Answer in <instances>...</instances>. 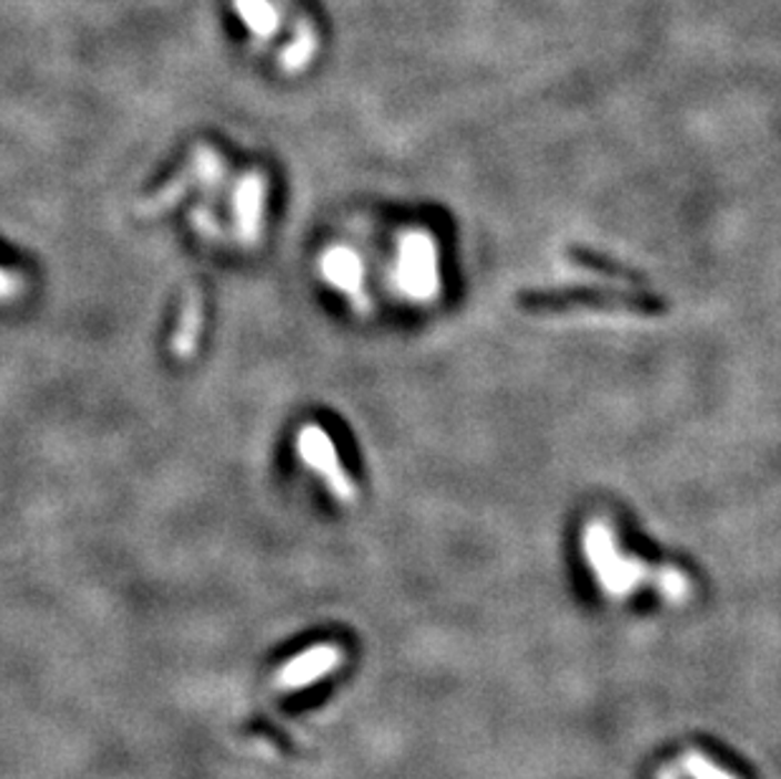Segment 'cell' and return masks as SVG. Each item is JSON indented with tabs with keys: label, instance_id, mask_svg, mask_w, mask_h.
I'll return each instance as SVG.
<instances>
[{
	"label": "cell",
	"instance_id": "cell-17",
	"mask_svg": "<svg viewBox=\"0 0 781 779\" xmlns=\"http://www.w3.org/2000/svg\"><path fill=\"white\" fill-rule=\"evenodd\" d=\"M658 779H683V772H680V767H666L660 769Z\"/></svg>",
	"mask_w": 781,
	"mask_h": 779
},
{
	"label": "cell",
	"instance_id": "cell-15",
	"mask_svg": "<svg viewBox=\"0 0 781 779\" xmlns=\"http://www.w3.org/2000/svg\"><path fill=\"white\" fill-rule=\"evenodd\" d=\"M21 289H23L21 276H16L13 271L0 269V302H6V299H16L18 294H21Z\"/></svg>",
	"mask_w": 781,
	"mask_h": 779
},
{
	"label": "cell",
	"instance_id": "cell-13",
	"mask_svg": "<svg viewBox=\"0 0 781 779\" xmlns=\"http://www.w3.org/2000/svg\"><path fill=\"white\" fill-rule=\"evenodd\" d=\"M314 53H316V33L308 29V26H298L292 43H288L284 53H281V63H284L288 74H296V71L308 67V61L314 59Z\"/></svg>",
	"mask_w": 781,
	"mask_h": 779
},
{
	"label": "cell",
	"instance_id": "cell-1",
	"mask_svg": "<svg viewBox=\"0 0 781 779\" xmlns=\"http://www.w3.org/2000/svg\"><path fill=\"white\" fill-rule=\"evenodd\" d=\"M582 552L599 587L610 597H630L638 587L652 585L668 603H686L690 579L676 567H652L648 562L622 555L607 522H592L585 529Z\"/></svg>",
	"mask_w": 781,
	"mask_h": 779
},
{
	"label": "cell",
	"instance_id": "cell-6",
	"mask_svg": "<svg viewBox=\"0 0 781 779\" xmlns=\"http://www.w3.org/2000/svg\"><path fill=\"white\" fill-rule=\"evenodd\" d=\"M266 178L251 170L239 180L233 193L235 233L243 246H256L263 239V213H266Z\"/></svg>",
	"mask_w": 781,
	"mask_h": 779
},
{
	"label": "cell",
	"instance_id": "cell-16",
	"mask_svg": "<svg viewBox=\"0 0 781 779\" xmlns=\"http://www.w3.org/2000/svg\"><path fill=\"white\" fill-rule=\"evenodd\" d=\"M193 223L200 233L207 235V239H217V235H221V225H217V221L207 211H195Z\"/></svg>",
	"mask_w": 781,
	"mask_h": 779
},
{
	"label": "cell",
	"instance_id": "cell-4",
	"mask_svg": "<svg viewBox=\"0 0 781 779\" xmlns=\"http://www.w3.org/2000/svg\"><path fill=\"white\" fill-rule=\"evenodd\" d=\"M296 453L322 478L334 499H339L342 504H352L357 499V486H354L347 471L339 464L337 446H334L329 433L322 431L320 425H306V428L298 431Z\"/></svg>",
	"mask_w": 781,
	"mask_h": 779
},
{
	"label": "cell",
	"instance_id": "cell-8",
	"mask_svg": "<svg viewBox=\"0 0 781 779\" xmlns=\"http://www.w3.org/2000/svg\"><path fill=\"white\" fill-rule=\"evenodd\" d=\"M203 320H205V310H203V294L193 289V292H187L183 310H180V320H178V330L172 334V355L180 360H187L195 355L200 334H203Z\"/></svg>",
	"mask_w": 781,
	"mask_h": 779
},
{
	"label": "cell",
	"instance_id": "cell-12",
	"mask_svg": "<svg viewBox=\"0 0 781 779\" xmlns=\"http://www.w3.org/2000/svg\"><path fill=\"white\" fill-rule=\"evenodd\" d=\"M190 183H193V175L190 172H183V175H178L175 180H170V183L160 190V193H154L148 201L140 203L138 213L142 215H162L170 208H175L183 198L187 195Z\"/></svg>",
	"mask_w": 781,
	"mask_h": 779
},
{
	"label": "cell",
	"instance_id": "cell-14",
	"mask_svg": "<svg viewBox=\"0 0 781 779\" xmlns=\"http://www.w3.org/2000/svg\"><path fill=\"white\" fill-rule=\"evenodd\" d=\"M680 772L688 779H736L731 772H726L719 765H713L711 759L701 751H686L683 757H680Z\"/></svg>",
	"mask_w": 781,
	"mask_h": 779
},
{
	"label": "cell",
	"instance_id": "cell-2",
	"mask_svg": "<svg viewBox=\"0 0 781 779\" xmlns=\"http://www.w3.org/2000/svg\"><path fill=\"white\" fill-rule=\"evenodd\" d=\"M521 310L529 314H557L575 310L620 312L638 316H660L668 312V304L660 296L645 289H541V292H524L519 296Z\"/></svg>",
	"mask_w": 781,
	"mask_h": 779
},
{
	"label": "cell",
	"instance_id": "cell-3",
	"mask_svg": "<svg viewBox=\"0 0 781 779\" xmlns=\"http://www.w3.org/2000/svg\"><path fill=\"white\" fill-rule=\"evenodd\" d=\"M395 286L413 302H430L440 289L438 246L428 233H407L397 246Z\"/></svg>",
	"mask_w": 781,
	"mask_h": 779
},
{
	"label": "cell",
	"instance_id": "cell-11",
	"mask_svg": "<svg viewBox=\"0 0 781 779\" xmlns=\"http://www.w3.org/2000/svg\"><path fill=\"white\" fill-rule=\"evenodd\" d=\"M187 172L193 175V183H200L203 188H215L225 178L223 158L217 155L211 144H197Z\"/></svg>",
	"mask_w": 781,
	"mask_h": 779
},
{
	"label": "cell",
	"instance_id": "cell-9",
	"mask_svg": "<svg viewBox=\"0 0 781 779\" xmlns=\"http://www.w3.org/2000/svg\"><path fill=\"white\" fill-rule=\"evenodd\" d=\"M233 8L256 39H271L278 31V11L271 0H233Z\"/></svg>",
	"mask_w": 781,
	"mask_h": 779
},
{
	"label": "cell",
	"instance_id": "cell-5",
	"mask_svg": "<svg viewBox=\"0 0 781 779\" xmlns=\"http://www.w3.org/2000/svg\"><path fill=\"white\" fill-rule=\"evenodd\" d=\"M344 658L347 656H344V648L339 643L334 640L316 643V646L302 650V654H296L294 658H288L286 664L276 670L271 688L278 694L304 691V688L314 686L316 681H322V678L332 676L334 670L344 664Z\"/></svg>",
	"mask_w": 781,
	"mask_h": 779
},
{
	"label": "cell",
	"instance_id": "cell-10",
	"mask_svg": "<svg viewBox=\"0 0 781 779\" xmlns=\"http://www.w3.org/2000/svg\"><path fill=\"white\" fill-rule=\"evenodd\" d=\"M569 259L579 264L582 269L595 271V274H605L610 279H622L628 281V284H642L645 276L638 274V271H632L628 266H622L620 261H612L610 256H605V253H597L592 249H571Z\"/></svg>",
	"mask_w": 781,
	"mask_h": 779
},
{
	"label": "cell",
	"instance_id": "cell-7",
	"mask_svg": "<svg viewBox=\"0 0 781 779\" xmlns=\"http://www.w3.org/2000/svg\"><path fill=\"white\" fill-rule=\"evenodd\" d=\"M322 276L329 281L334 289H339V292L352 299L354 310H367V296L365 289H362V284H365V269H362L357 253L344 246L329 249L322 259Z\"/></svg>",
	"mask_w": 781,
	"mask_h": 779
}]
</instances>
